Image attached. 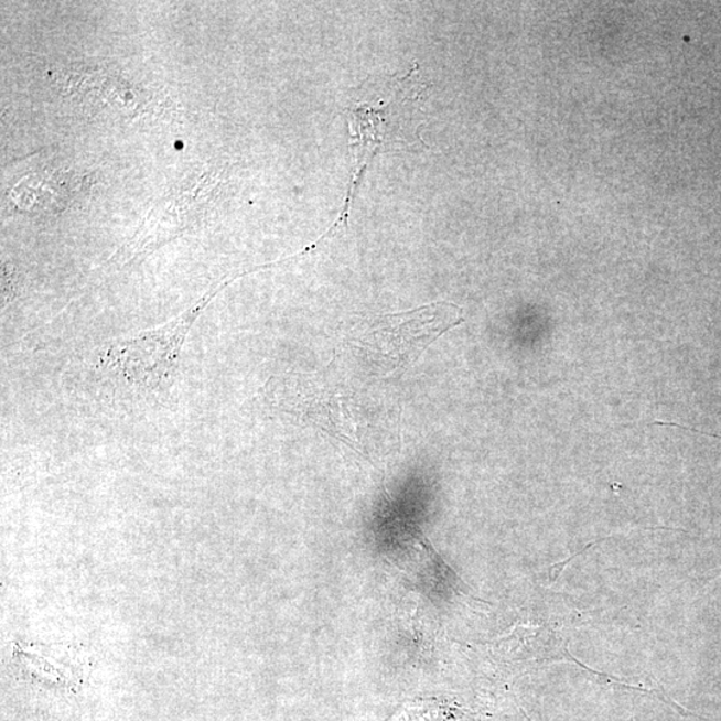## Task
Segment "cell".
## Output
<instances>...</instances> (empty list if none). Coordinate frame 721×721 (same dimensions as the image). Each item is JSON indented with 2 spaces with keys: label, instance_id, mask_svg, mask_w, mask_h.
I'll use <instances>...</instances> for the list:
<instances>
[{
  "label": "cell",
  "instance_id": "7a4b0ae2",
  "mask_svg": "<svg viewBox=\"0 0 721 721\" xmlns=\"http://www.w3.org/2000/svg\"><path fill=\"white\" fill-rule=\"evenodd\" d=\"M212 297L193 306L180 319L128 340L116 341L100 356V366L123 379L131 388L163 390L173 383L180 366L183 343L190 329Z\"/></svg>",
  "mask_w": 721,
  "mask_h": 721
},
{
  "label": "cell",
  "instance_id": "6da1fadb",
  "mask_svg": "<svg viewBox=\"0 0 721 721\" xmlns=\"http://www.w3.org/2000/svg\"><path fill=\"white\" fill-rule=\"evenodd\" d=\"M461 322L464 319L459 306L445 302L432 303L410 312L381 315L353 331L347 337V345L353 356L372 375H401L440 335Z\"/></svg>",
  "mask_w": 721,
  "mask_h": 721
}]
</instances>
